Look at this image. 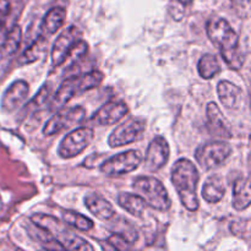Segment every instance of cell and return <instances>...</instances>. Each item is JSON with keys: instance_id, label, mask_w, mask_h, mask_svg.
I'll use <instances>...</instances> for the list:
<instances>
[{"instance_id": "obj_1", "label": "cell", "mask_w": 251, "mask_h": 251, "mask_svg": "<svg viewBox=\"0 0 251 251\" xmlns=\"http://www.w3.org/2000/svg\"><path fill=\"white\" fill-rule=\"evenodd\" d=\"M210 41L220 49L223 60L233 70H239L245 61V55L240 48L239 36L232 28L229 22L221 17H213L206 26Z\"/></svg>"}, {"instance_id": "obj_2", "label": "cell", "mask_w": 251, "mask_h": 251, "mask_svg": "<svg viewBox=\"0 0 251 251\" xmlns=\"http://www.w3.org/2000/svg\"><path fill=\"white\" fill-rule=\"evenodd\" d=\"M200 174L195 163L188 158H180L172 168V183L178 193L180 202L186 210L195 212L199 210L198 185Z\"/></svg>"}, {"instance_id": "obj_3", "label": "cell", "mask_w": 251, "mask_h": 251, "mask_svg": "<svg viewBox=\"0 0 251 251\" xmlns=\"http://www.w3.org/2000/svg\"><path fill=\"white\" fill-rule=\"evenodd\" d=\"M31 222L36 225L37 227L46 230L53 239H55L64 248V250H93V247L87 240L82 239L77 234L71 232L66 227V223L64 225V222H60V221L51 217V216L36 213L31 217Z\"/></svg>"}, {"instance_id": "obj_4", "label": "cell", "mask_w": 251, "mask_h": 251, "mask_svg": "<svg viewBox=\"0 0 251 251\" xmlns=\"http://www.w3.org/2000/svg\"><path fill=\"white\" fill-rule=\"evenodd\" d=\"M103 78H104V75L98 70H92L90 73L81 74V75L70 76L61 83L60 87L54 95L50 102V109H60L69 100H71L80 93L87 92V91L100 86Z\"/></svg>"}, {"instance_id": "obj_5", "label": "cell", "mask_w": 251, "mask_h": 251, "mask_svg": "<svg viewBox=\"0 0 251 251\" xmlns=\"http://www.w3.org/2000/svg\"><path fill=\"white\" fill-rule=\"evenodd\" d=\"M132 188L154 210L163 212L171 208L172 202L166 186L154 176H137L132 183Z\"/></svg>"}, {"instance_id": "obj_6", "label": "cell", "mask_w": 251, "mask_h": 251, "mask_svg": "<svg viewBox=\"0 0 251 251\" xmlns=\"http://www.w3.org/2000/svg\"><path fill=\"white\" fill-rule=\"evenodd\" d=\"M142 154L137 150L122 152L100 163V169L107 176H119L136 171L142 163Z\"/></svg>"}, {"instance_id": "obj_7", "label": "cell", "mask_w": 251, "mask_h": 251, "mask_svg": "<svg viewBox=\"0 0 251 251\" xmlns=\"http://www.w3.org/2000/svg\"><path fill=\"white\" fill-rule=\"evenodd\" d=\"M230 154L232 147L228 142L212 141L199 146L195 152V158L203 169L211 171L222 166Z\"/></svg>"}, {"instance_id": "obj_8", "label": "cell", "mask_w": 251, "mask_h": 251, "mask_svg": "<svg viewBox=\"0 0 251 251\" xmlns=\"http://www.w3.org/2000/svg\"><path fill=\"white\" fill-rule=\"evenodd\" d=\"M95 139L92 127L81 126L66 135L58 147V153L61 158L69 159L78 156L85 149L90 146Z\"/></svg>"}, {"instance_id": "obj_9", "label": "cell", "mask_w": 251, "mask_h": 251, "mask_svg": "<svg viewBox=\"0 0 251 251\" xmlns=\"http://www.w3.org/2000/svg\"><path fill=\"white\" fill-rule=\"evenodd\" d=\"M145 130H146V124H145L144 120L131 118L123 124L118 125L113 130L112 134L108 137V144L114 149L125 146V145H129L141 139L144 136Z\"/></svg>"}, {"instance_id": "obj_10", "label": "cell", "mask_w": 251, "mask_h": 251, "mask_svg": "<svg viewBox=\"0 0 251 251\" xmlns=\"http://www.w3.org/2000/svg\"><path fill=\"white\" fill-rule=\"evenodd\" d=\"M86 115L85 108L77 105V107L66 108V109H61L60 112L55 113L48 122L46 123L43 127V134L47 136H51V135L59 134L63 131L64 129L73 126V125L77 124V123L82 122L83 118Z\"/></svg>"}, {"instance_id": "obj_11", "label": "cell", "mask_w": 251, "mask_h": 251, "mask_svg": "<svg viewBox=\"0 0 251 251\" xmlns=\"http://www.w3.org/2000/svg\"><path fill=\"white\" fill-rule=\"evenodd\" d=\"M169 145L163 136L154 137L147 147L145 157L142 158L145 167L150 172H158L163 168L169 158Z\"/></svg>"}, {"instance_id": "obj_12", "label": "cell", "mask_w": 251, "mask_h": 251, "mask_svg": "<svg viewBox=\"0 0 251 251\" xmlns=\"http://www.w3.org/2000/svg\"><path fill=\"white\" fill-rule=\"evenodd\" d=\"M81 36H82V32L76 26H70L65 31L61 32L60 36L54 42L53 48H51V63H53V66L63 65L68 53L73 48L75 42L81 38Z\"/></svg>"}, {"instance_id": "obj_13", "label": "cell", "mask_w": 251, "mask_h": 251, "mask_svg": "<svg viewBox=\"0 0 251 251\" xmlns=\"http://www.w3.org/2000/svg\"><path fill=\"white\" fill-rule=\"evenodd\" d=\"M129 113V108L124 102L112 100L105 103L91 117L90 122L95 125H113L122 120Z\"/></svg>"}, {"instance_id": "obj_14", "label": "cell", "mask_w": 251, "mask_h": 251, "mask_svg": "<svg viewBox=\"0 0 251 251\" xmlns=\"http://www.w3.org/2000/svg\"><path fill=\"white\" fill-rule=\"evenodd\" d=\"M29 93V86L26 81L17 80L5 91L1 98V110L11 113L21 107Z\"/></svg>"}, {"instance_id": "obj_15", "label": "cell", "mask_w": 251, "mask_h": 251, "mask_svg": "<svg viewBox=\"0 0 251 251\" xmlns=\"http://www.w3.org/2000/svg\"><path fill=\"white\" fill-rule=\"evenodd\" d=\"M220 100L225 107L237 109L243 103V90L230 81H221L217 86Z\"/></svg>"}, {"instance_id": "obj_16", "label": "cell", "mask_w": 251, "mask_h": 251, "mask_svg": "<svg viewBox=\"0 0 251 251\" xmlns=\"http://www.w3.org/2000/svg\"><path fill=\"white\" fill-rule=\"evenodd\" d=\"M86 207L88 208L92 215H95L98 220L110 221L115 217V210L112 203L105 199L96 195V194H90L85 198Z\"/></svg>"}, {"instance_id": "obj_17", "label": "cell", "mask_w": 251, "mask_h": 251, "mask_svg": "<svg viewBox=\"0 0 251 251\" xmlns=\"http://www.w3.org/2000/svg\"><path fill=\"white\" fill-rule=\"evenodd\" d=\"M207 119H208V125L211 127V131L215 135L218 136H225V137H230L229 126H228V122L225 118L223 113L221 112L220 107L216 104L215 102H211L207 104Z\"/></svg>"}, {"instance_id": "obj_18", "label": "cell", "mask_w": 251, "mask_h": 251, "mask_svg": "<svg viewBox=\"0 0 251 251\" xmlns=\"http://www.w3.org/2000/svg\"><path fill=\"white\" fill-rule=\"evenodd\" d=\"M65 17L66 11L64 7L55 6L49 10L46 14V16H44L43 21H42V34H44V36H50V34H54L56 31H59V28L65 22Z\"/></svg>"}, {"instance_id": "obj_19", "label": "cell", "mask_w": 251, "mask_h": 251, "mask_svg": "<svg viewBox=\"0 0 251 251\" xmlns=\"http://www.w3.org/2000/svg\"><path fill=\"white\" fill-rule=\"evenodd\" d=\"M118 203L120 205V207L124 208L130 215L139 218L144 216L147 206V203L145 202L141 196L131 193H120L118 196Z\"/></svg>"}, {"instance_id": "obj_20", "label": "cell", "mask_w": 251, "mask_h": 251, "mask_svg": "<svg viewBox=\"0 0 251 251\" xmlns=\"http://www.w3.org/2000/svg\"><path fill=\"white\" fill-rule=\"evenodd\" d=\"M251 191L249 178H239L233 186V206L235 210L243 211L250 206Z\"/></svg>"}, {"instance_id": "obj_21", "label": "cell", "mask_w": 251, "mask_h": 251, "mask_svg": "<svg viewBox=\"0 0 251 251\" xmlns=\"http://www.w3.org/2000/svg\"><path fill=\"white\" fill-rule=\"evenodd\" d=\"M226 194V186L220 176H212L207 178L202 188V198L210 203H217Z\"/></svg>"}, {"instance_id": "obj_22", "label": "cell", "mask_w": 251, "mask_h": 251, "mask_svg": "<svg viewBox=\"0 0 251 251\" xmlns=\"http://www.w3.org/2000/svg\"><path fill=\"white\" fill-rule=\"evenodd\" d=\"M47 50V39L44 34H41L26 50L22 53L20 56L19 64L20 65H26V64L34 63V61L39 60L43 56V54Z\"/></svg>"}, {"instance_id": "obj_23", "label": "cell", "mask_w": 251, "mask_h": 251, "mask_svg": "<svg viewBox=\"0 0 251 251\" xmlns=\"http://www.w3.org/2000/svg\"><path fill=\"white\" fill-rule=\"evenodd\" d=\"M22 41V31L21 27L15 25V26L11 27V29H9V32L5 36L4 42L1 44V48H0V51H1L2 56H11L19 50L20 44H21Z\"/></svg>"}, {"instance_id": "obj_24", "label": "cell", "mask_w": 251, "mask_h": 251, "mask_svg": "<svg viewBox=\"0 0 251 251\" xmlns=\"http://www.w3.org/2000/svg\"><path fill=\"white\" fill-rule=\"evenodd\" d=\"M61 217H63L64 223H66V226H70V227L81 230V232H90L95 227V223L92 222V220L81 215V213L75 212V211H64Z\"/></svg>"}, {"instance_id": "obj_25", "label": "cell", "mask_w": 251, "mask_h": 251, "mask_svg": "<svg viewBox=\"0 0 251 251\" xmlns=\"http://www.w3.org/2000/svg\"><path fill=\"white\" fill-rule=\"evenodd\" d=\"M198 70L201 77L210 80V78L215 77L218 73H221V65L216 55H213V54H205L199 60Z\"/></svg>"}, {"instance_id": "obj_26", "label": "cell", "mask_w": 251, "mask_h": 251, "mask_svg": "<svg viewBox=\"0 0 251 251\" xmlns=\"http://www.w3.org/2000/svg\"><path fill=\"white\" fill-rule=\"evenodd\" d=\"M87 50H88L87 43H86L83 39L80 38L78 41L75 42V44L73 46V48L70 49V51H69L68 55H66L64 63L68 64L69 66H73L74 64L77 63L80 59H82L83 56L87 54Z\"/></svg>"}, {"instance_id": "obj_27", "label": "cell", "mask_w": 251, "mask_h": 251, "mask_svg": "<svg viewBox=\"0 0 251 251\" xmlns=\"http://www.w3.org/2000/svg\"><path fill=\"white\" fill-rule=\"evenodd\" d=\"M107 243L110 245L112 249L120 251L129 250L132 245L131 243H130L124 235L120 234V233H113V234L107 239Z\"/></svg>"}, {"instance_id": "obj_28", "label": "cell", "mask_w": 251, "mask_h": 251, "mask_svg": "<svg viewBox=\"0 0 251 251\" xmlns=\"http://www.w3.org/2000/svg\"><path fill=\"white\" fill-rule=\"evenodd\" d=\"M11 0H0V16H6L10 11Z\"/></svg>"}, {"instance_id": "obj_29", "label": "cell", "mask_w": 251, "mask_h": 251, "mask_svg": "<svg viewBox=\"0 0 251 251\" xmlns=\"http://www.w3.org/2000/svg\"><path fill=\"white\" fill-rule=\"evenodd\" d=\"M250 0H232L233 4L238 5V6H247L249 4Z\"/></svg>"}, {"instance_id": "obj_30", "label": "cell", "mask_w": 251, "mask_h": 251, "mask_svg": "<svg viewBox=\"0 0 251 251\" xmlns=\"http://www.w3.org/2000/svg\"><path fill=\"white\" fill-rule=\"evenodd\" d=\"M179 1H180L181 2V4H190V2L191 1H193V0H179Z\"/></svg>"}]
</instances>
